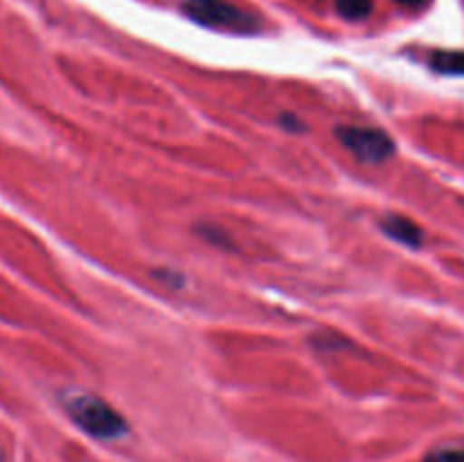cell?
Segmentation results:
<instances>
[{
  "label": "cell",
  "instance_id": "9c48e42d",
  "mask_svg": "<svg viewBox=\"0 0 464 462\" xmlns=\"http://www.w3.org/2000/svg\"><path fill=\"white\" fill-rule=\"evenodd\" d=\"M159 281H166V284H170V288H181V276L177 274V272H168V270H161L157 272Z\"/></svg>",
  "mask_w": 464,
  "mask_h": 462
},
{
  "label": "cell",
  "instance_id": "5b68a950",
  "mask_svg": "<svg viewBox=\"0 0 464 462\" xmlns=\"http://www.w3.org/2000/svg\"><path fill=\"white\" fill-rule=\"evenodd\" d=\"M430 68L442 75L464 77V50H435L430 54Z\"/></svg>",
  "mask_w": 464,
  "mask_h": 462
},
{
  "label": "cell",
  "instance_id": "52a82bcc",
  "mask_svg": "<svg viewBox=\"0 0 464 462\" xmlns=\"http://www.w3.org/2000/svg\"><path fill=\"white\" fill-rule=\"evenodd\" d=\"M424 462H464V448H438Z\"/></svg>",
  "mask_w": 464,
  "mask_h": 462
},
{
  "label": "cell",
  "instance_id": "3957f363",
  "mask_svg": "<svg viewBox=\"0 0 464 462\" xmlns=\"http://www.w3.org/2000/svg\"><path fill=\"white\" fill-rule=\"evenodd\" d=\"M340 143L349 149L356 159L365 163H381L388 161L394 154V140L392 136L385 134L383 130L376 127H353L344 125L335 130Z\"/></svg>",
  "mask_w": 464,
  "mask_h": 462
},
{
  "label": "cell",
  "instance_id": "30bf717a",
  "mask_svg": "<svg viewBox=\"0 0 464 462\" xmlns=\"http://www.w3.org/2000/svg\"><path fill=\"white\" fill-rule=\"evenodd\" d=\"M397 3L401 5V7H408V9H421V7H426L430 0H397Z\"/></svg>",
  "mask_w": 464,
  "mask_h": 462
},
{
  "label": "cell",
  "instance_id": "6da1fadb",
  "mask_svg": "<svg viewBox=\"0 0 464 462\" xmlns=\"http://www.w3.org/2000/svg\"><path fill=\"white\" fill-rule=\"evenodd\" d=\"M68 417L95 439H118L127 435V421L116 408L89 392H71L63 397Z\"/></svg>",
  "mask_w": 464,
  "mask_h": 462
},
{
  "label": "cell",
  "instance_id": "8992f818",
  "mask_svg": "<svg viewBox=\"0 0 464 462\" xmlns=\"http://www.w3.org/2000/svg\"><path fill=\"white\" fill-rule=\"evenodd\" d=\"M335 9L347 21H362L372 14L374 3L372 0H335Z\"/></svg>",
  "mask_w": 464,
  "mask_h": 462
},
{
  "label": "cell",
  "instance_id": "277c9868",
  "mask_svg": "<svg viewBox=\"0 0 464 462\" xmlns=\"http://www.w3.org/2000/svg\"><path fill=\"white\" fill-rule=\"evenodd\" d=\"M379 226L388 238L397 240V243L406 245V247L420 249L421 245H424V231H421V226L415 225L412 220H408L406 216H397V213L381 217Z\"/></svg>",
  "mask_w": 464,
  "mask_h": 462
},
{
  "label": "cell",
  "instance_id": "ba28073f",
  "mask_svg": "<svg viewBox=\"0 0 464 462\" xmlns=\"http://www.w3.org/2000/svg\"><path fill=\"white\" fill-rule=\"evenodd\" d=\"M279 120H281V125H284L285 130H290V131H304V130H306V125H304V122L299 120V118L290 116V113H284V116L279 118Z\"/></svg>",
  "mask_w": 464,
  "mask_h": 462
},
{
  "label": "cell",
  "instance_id": "7a4b0ae2",
  "mask_svg": "<svg viewBox=\"0 0 464 462\" xmlns=\"http://www.w3.org/2000/svg\"><path fill=\"white\" fill-rule=\"evenodd\" d=\"M181 12L198 25L229 34H256L263 21L229 0H181Z\"/></svg>",
  "mask_w": 464,
  "mask_h": 462
}]
</instances>
